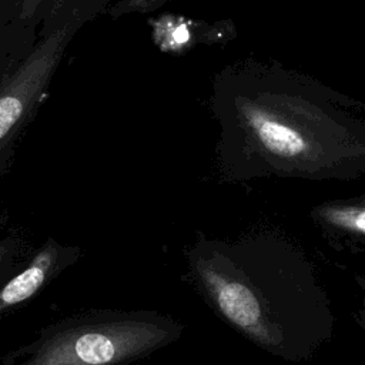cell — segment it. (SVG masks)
I'll use <instances>...</instances> for the list:
<instances>
[{"label":"cell","mask_w":365,"mask_h":365,"mask_svg":"<svg viewBox=\"0 0 365 365\" xmlns=\"http://www.w3.org/2000/svg\"><path fill=\"white\" fill-rule=\"evenodd\" d=\"M221 182L365 177V103L275 60L247 58L212 78Z\"/></svg>","instance_id":"1"},{"label":"cell","mask_w":365,"mask_h":365,"mask_svg":"<svg viewBox=\"0 0 365 365\" xmlns=\"http://www.w3.org/2000/svg\"><path fill=\"white\" fill-rule=\"evenodd\" d=\"M185 278L207 307L264 352L311 361L331 341L335 315L315 267L271 231L235 238L198 232L184 251Z\"/></svg>","instance_id":"2"},{"label":"cell","mask_w":365,"mask_h":365,"mask_svg":"<svg viewBox=\"0 0 365 365\" xmlns=\"http://www.w3.org/2000/svg\"><path fill=\"white\" fill-rule=\"evenodd\" d=\"M185 325L148 309H91L43 327L0 365H131L181 338Z\"/></svg>","instance_id":"3"},{"label":"cell","mask_w":365,"mask_h":365,"mask_svg":"<svg viewBox=\"0 0 365 365\" xmlns=\"http://www.w3.org/2000/svg\"><path fill=\"white\" fill-rule=\"evenodd\" d=\"M78 23L67 21L44 37L0 86V180L23 127L40 103Z\"/></svg>","instance_id":"4"},{"label":"cell","mask_w":365,"mask_h":365,"mask_svg":"<svg viewBox=\"0 0 365 365\" xmlns=\"http://www.w3.org/2000/svg\"><path fill=\"white\" fill-rule=\"evenodd\" d=\"M81 257L78 245L61 244L48 237L0 285V318L36 298L51 281L76 264Z\"/></svg>","instance_id":"5"},{"label":"cell","mask_w":365,"mask_h":365,"mask_svg":"<svg viewBox=\"0 0 365 365\" xmlns=\"http://www.w3.org/2000/svg\"><path fill=\"white\" fill-rule=\"evenodd\" d=\"M153 41L164 53H184L198 46H225L237 36L232 20L205 21L178 14L150 20Z\"/></svg>","instance_id":"6"},{"label":"cell","mask_w":365,"mask_h":365,"mask_svg":"<svg viewBox=\"0 0 365 365\" xmlns=\"http://www.w3.org/2000/svg\"><path fill=\"white\" fill-rule=\"evenodd\" d=\"M309 215L334 240L365 242V194L324 201L312 207Z\"/></svg>","instance_id":"7"},{"label":"cell","mask_w":365,"mask_h":365,"mask_svg":"<svg viewBox=\"0 0 365 365\" xmlns=\"http://www.w3.org/2000/svg\"><path fill=\"white\" fill-rule=\"evenodd\" d=\"M23 250V241L19 237L7 235L0 238V285L17 269V262Z\"/></svg>","instance_id":"8"},{"label":"cell","mask_w":365,"mask_h":365,"mask_svg":"<svg viewBox=\"0 0 365 365\" xmlns=\"http://www.w3.org/2000/svg\"><path fill=\"white\" fill-rule=\"evenodd\" d=\"M170 1L171 0H118L110 11L114 17L125 14H147L160 10Z\"/></svg>","instance_id":"9"}]
</instances>
